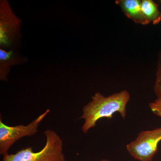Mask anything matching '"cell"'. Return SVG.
<instances>
[{
  "label": "cell",
  "mask_w": 161,
  "mask_h": 161,
  "mask_svg": "<svg viewBox=\"0 0 161 161\" xmlns=\"http://www.w3.org/2000/svg\"><path fill=\"white\" fill-rule=\"evenodd\" d=\"M115 4L129 19L136 24L147 25L150 24L143 13L140 0H117Z\"/></svg>",
  "instance_id": "8992f818"
},
{
  "label": "cell",
  "mask_w": 161,
  "mask_h": 161,
  "mask_svg": "<svg viewBox=\"0 0 161 161\" xmlns=\"http://www.w3.org/2000/svg\"><path fill=\"white\" fill-rule=\"evenodd\" d=\"M46 143L40 151L34 152L31 147L18 151L14 154L6 153L3 161H65L63 153V142L60 136L51 130L44 132Z\"/></svg>",
  "instance_id": "7a4b0ae2"
},
{
  "label": "cell",
  "mask_w": 161,
  "mask_h": 161,
  "mask_svg": "<svg viewBox=\"0 0 161 161\" xmlns=\"http://www.w3.org/2000/svg\"><path fill=\"white\" fill-rule=\"evenodd\" d=\"M130 98V93L126 90L107 97L96 92L92 96V100L83 107V114L79 117L85 120L82 126L83 132L87 133L96 126L101 119L112 118L116 112H118L123 118H125L126 108Z\"/></svg>",
  "instance_id": "6da1fadb"
},
{
  "label": "cell",
  "mask_w": 161,
  "mask_h": 161,
  "mask_svg": "<svg viewBox=\"0 0 161 161\" xmlns=\"http://www.w3.org/2000/svg\"><path fill=\"white\" fill-rule=\"evenodd\" d=\"M23 58L18 55L14 50L0 49V78L6 81L10 68L14 65L23 63Z\"/></svg>",
  "instance_id": "52a82bcc"
},
{
  "label": "cell",
  "mask_w": 161,
  "mask_h": 161,
  "mask_svg": "<svg viewBox=\"0 0 161 161\" xmlns=\"http://www.w3.org/2000/svg\"><path fill=\"white\" fill-rule=\"evenodd\" d=\"M141 7L143 13L149 23L157 25L161 21V12L158 5L152 0H142Z\"/></svg>",
  "instance_id": "ba28073f"
},
{
  "label": "cell",
  "mask_w": 161,
  "mask_h": 161,
  "mask_svg": "<svg viewBox=\"0 0 161 161\" xmlns=\"http://www.w3.org/2000/svg\"><path fill=\"white\" fill-rule=\"evenodd\" d=\"M161 141V127L141 132L135 140L127 145L130 155L140 161H152Z\"/></svg>",
  "instance_id": "277c9868"
},
{
  "label": "cell",
  "mask_w": 161,
  "mask_h": 161,
  "mask_svg": "<svg viewBox=\"0 0 161 161\" xmlns=\"http://www.w3.org/2000/svg\"><path fill=\"white\" fill-rule=\"evenodd\" d=\"M101 161H109L108 160H107V159H103V160H102Z\"/></svg>",
  "instance_id": "8fae6325"
},
{
  "label": "cell",
  "mask_w": 161,
  "mask_h": 161,
  "mask_svg": "<svg viewBox=\"0 0 161 161\" xmlns=\"http://www.w3.org/2000/svg\"><path fill=\"white\" fill-rule=\"evenodd\" d=\"M22 21L15 14L9 2H0V46L1 48H10L19 44Z\"/></svg>",
  "instance_id": "3957f363"
},
{
  "label": "cell",
  "mask_w": 161,
  "mask_h": 161,
  "mask_svg": "<svg viewBox=\"0 0 161 161\" xmlns=\"http://www.w3.org/2000/svg\"><path fill=\"white\" fill-rule=\"evenodd\" d=\"M47 109L43 114L32 121L27 125L9 126L3 123L2 117L0 119V153L5 155L10 147L16 141L24 136H31L35 135L38 131V128L40 123L47 115L49 113Z\"/></svg>",
  "instance_id": "5b68a950"
},
{
  "label": "cell",
  "mask_w": 161,
  "mask_h": 161,
  "mask_svg": "<svg viewBox=\"0 0 161 161\" xmlns=\"http://www.w3.org/2000/svg\"><path fill=\"white\" fill-rule=\"evenodd\" d=\"M160 3H161V1H160Z\"/></svg>",
  "instance_id": "7c38bea8"
},
{
  "label": "cell",
  "mask_w": 161,
  "mask_h": 161,
  "mask_svg": "<svg viewBox=\"0 0 161 161\" xmlns=\"http://www.w3.org/2000/svg\"><path fill=\"white\" fill-rule=\"evenodd\" d=\"M149 107L153 114L161 118V99L157 98L155 101L149 104Z\"/></svg>",
  "instance_id": "30bf717a"
},
{
  "label": "cell",
  "mask_w": 161,
  "mask_h": 161,
  "mask_svg": "<svg viewBox=\"0 0 161 161\" xmlns=\"http://www.w3.org/2000/svg\"><path fill=\"white\" fill-rule=\"evenodd\" d=\"M153 90L157 98L161 100V50L159 53L158 58L156 79Z\"/></svg>",
  "instance_id": "9c48e42d"
}]
</instances>
